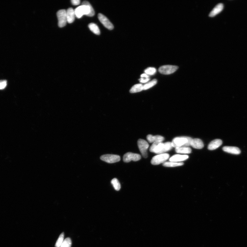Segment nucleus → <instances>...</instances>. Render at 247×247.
<instances>
[{
    "mask_svg": "<svg viewBox=\"0 0 247 247\" xmlns=\"http://www.w3.org/2000/svg\"><path fill=\"white\" fill-rule=\"evenodd\" d=\"M58 19V25L60 28L63 27L67 22L66 11L65 9L59 10L57 13Z\"/></svg>",
    "mask_w": 247,
    "mask_h": 247,
    "instance_id": "nucleus-3",
    "label": "nucleus"
},
{
    "mask_svg": "<svg viewBox=\"0 0 247 247\" xmlns=\"http://www.w3.org/2000/svg\"><path fill=\"white\" fill-rule=\"evenodd\" d=\"M88 27L90 30L95 35H99L100 31L98 25L94 23H91L88 25Z\"/></svg>",
    "mask_w": 247,
    "mask_h": 247,
    "instance_id": "nucleus-20",
    "label": "nucleus"
},
{
    "mask_svg": "<svg viewBox=\"0 0 247 247\" xmlns=\"http://www.w3.org/2000/svg\"><path fill=\"white\" fill-rule=\"evenodd\" d=\"M222 143L223 142L221 139L214 140L209 144L208 148L210 150H215L222 145Z\"/></svg>",
    "mask_w": 247,
    "mask_h": 247,
    "instance_id": "nucleus-12",
    "label": "nucleus"
},
{
    "mask_svg": "<svg viewBox=\"0 0 247 247\" xmlns=\"http://www.w3.org/2000/svg\"><path fill=\"white\" fill-rule=\"evenodd\" d=\"M157 80L154 79L151 81V82L147 83L143 85V90H148L152 88L157 83Z\"/></svg>",
    "mask_w": 247,
    "mask_h": 247,
    "instance_id": "nucleus-23",
    "label": "nucleus"
},
{
    "mask_svg": "<svg viewBox=\"0 0 247 247\" xmlns=\"http://www.w3.org/2000/svg\"><path fill=\"white\" fill-rule=\"evenodd\" d=\"M192 139L191 137L186 136L175 137L171 142L172 146L175 148L181 147H189L191 146V142Z\"/></svg>",
    "mask_w": 247,
    "mask_h": 247,
    "instance_id": "nucleus-2",
    "label": "nucleus"
},
{
    "mask_svg": "<svg viewBox=\"0 0 247 247\" xmlns=\"http://www.w3.org/2000/svg\"><path fill=\"white\" fill-rule=\"evenodd\" d=\"M223 9V5L222 3H219L217 5L210 13L209 16L210 17H214L220 13Z\"/></svg>",
    "mask_w": 247,
    "mask_h": 247,
    "instance_id": "nucleus-17",
    "label": "nucleus"
},
{
    "mask_svg": "<svg viewBox=\"0 0 247 247\" xmlns=\"http://www.w3.org/2000/svg\"><path fill=\"white\" fill-rule=\"evenodd\" d=\"M143 90V85L142 84H137L132 86L130 90L131 93H138Z\"/></svg>",
    "mask_w": 247,
    "mask_h": 247,
    "instance_id": "nucleus-19",
    "label": "nucleus"
},
{
    "mask_svg": "<svg viewBox=\"0 0 247 247\" xmlns=\"http://www.w3.org/2000/svg\"><path fill=\"white\" fill-rule=\"evenodd\" d=\"M7 85L6 80H0V90L4 89Z\"/></svg>",
    "mask_w": 247,
    "mask_h": 247,
    "instance_id": "nucleus-28",
    "label": "nucleus"
},
{
    "mask_svg": "<svg viewBox=\"0 0 247 247\" xmlns=\"http://www.w3.org/2000/svg\"><path fill=\"white\" fill-rule=\"evenodd\" d=\"M176 152L179 153L189 154L191 152V150L189 147H181L175 148Z\"/></svg>",
    "mask_w": 247,
    "mask_h": 247,
    "instance_id": "nucleus-18",
    "label": "nucleus"
},
{
    "mask_svg": "<svg viewBox=\"0 0 247 247\" xmlns=\"http://www.w3.org/2000/svg\"><path fill=\"white\" fill-rule=\"evenodd\" d=\"M189 156L186 155L175 154L169 158V161L170 162H181L186 160L189 158Z\"/></svg>",
    "mask_w": 247,
    "mask_h": 247,
    "instance_id": "nucleus-14",
    "label": "nucleus"
},
{
    "mask_svg": "<svg viewBox=\"0 0 247 247\" xmlns=\"http://www.w3.org/2000/svg\"><path fill=\"white\" fill-rule=\"evenodd\" d=\"M66 16L68 23L69 24L72 23L75 19V10L72 8H68L66 11Z\"/></svg>",
    "mask_w": 247,
    "mask_h": 247,
    "instance_id": "nucleus-15",
    "label": "nucleus"
},
{
    "mask_svg": "<svg viewBox=\"0 0 247 247\" xmlns=\"http://www.w3.org/2000/svg\"><path fill=\"white\" fill-rule=\"evenodd\" d=\"M145 73L147 75L152 76L154 75L156 73V69L153 67H150L147 68L145 70Z\"/></svg>",
    "mask_w": 247,
    "mask_h": 247,
    "instance_id": "nucleus-25",
    "label": "nucleus"
},
{
    "mask_svg": "<svg viewBox=\"0 0 247 247\" xmlns=\"http://www.w3.org/2000/svg\"><path fill=\"white\" fill-rule=\"evenodd\" d=\"M71 2L73 5L76 6L79 5L80 1L79 0H72Z\"/></svg>",
    "mask_w": 247,
    "mask_h": 247,
    "instance_id": "nucleus-30",
    "label": "nucleus"
},
{
    "mask_svg": "<svg viewBox=\"0 0 247 247\" xmlns=\"http://www.w3.org/2000/svg\"><path fill=\"white\" fill-rule=\"evenodd\" d=\"M140 155L137 153H128L125 154L123 156V161L125 163H129L131 161H137L141 159Z\"/></svg>",
    "mask_w": 247,
    "mask_h": 247,
    "instance_id": "nucleus-8",
    "label": "nucleus"
},
{
    "mask_svg": "<svg viewBox=\"0 0 247 247\" xmlns=\"http://www.w3.org/2000/svg\"><path fill=\"white\" fill-rule=\"evenodd\" d=\"M141 78H149V76L146 74L145 73L142 74L141 75Z\"/></svg>",
    "mask_w": 247,
    "mask_h": 247,
    "instance_id": "nucleus-31",
    "label": "nucleus"
},
{
    "mask_svg": "<svg viewBox=\"0 0 247 247\" xmlns=\"http://www.w3.org/2000/svg\"><path fill=\"white\" fill-rule=\"evenodd\" d=\"M150 79V78H141L139 79V81L142 83H146L149 82Z\"/></svg>",
    "mask_w": 247,
    "mask_h": 247,
    "instance_id": "nucleus-29",
    "label": "nucleus"
},
{
    "mask_svg": "<svg viewBox=\"0 0 247 247\" xmlns=\"http://www.w3.org/2000/svg\"><path fill=\"white\" fill-rule=\"evenodd\" d=\"M72 244L71 238H67L65 239L60 247H71Z\"/></svg>",
    "mask_w": 247,
    "mask_h": 247,
    "instance_id": "nucleus-26",
    "label": "nucleus"
},
{
    "mask_svg": "<svg viewBox=\"0 0 247 247\" xmlns=\"http://www.w3.org/2000/svg\"><path fill=\"white\" fill-rule=\"evenodd\" d=\"M223 149L224 152L232 154H239L241 153L240 149L236 147L225 146Z\"/></svg>",
    "mask_w": 247,
    "mask_h": 247,
    "instance_id": "nucleus-11",
    "label": "nucleus"
},
{
    "mask_svg": "<svg viewBox=\"0 0 247 247\" xmlns=\"http://www.w3.org/2000/svg\"><path fill=\"white\" fill-rule=\"evenodd\" d=\"M164 143L162 142L153 143L150 148L151 152L159 154L163 148Z\"/></svg>",
    "mask_w": 247,
    "mask_h": 247,
    "instance_id": "nucleus-10",
    "label": "nucleus"
},
{
    "mask_svg": "<svg viewBox=\"0 0 247 247\" xmlns=\"http://www.w3.org/2000/svg\"><path fill=\"white\" fill-rule=\"evenodd\" d=\"M147 139L150 143L162 142L164 141V138L160 135L153 136L148 135L147 136Z\"/></svg>",
    "mask_w": 247,
    "mask_h": 247,
    "instance_id": "nucleus-13",
    "label": "nucleus"
},
{
    "mask_svg": "<svg viewBox=\"0 0 247 247\" xmlns=\"http://www.w3.org/2000/svg\"><path fill=\"white\" fill-rule=\"evenodd\" d=\"M100 159L107 163L112 164L119 162L121 160V158L119 156L117 155L107 154L102 156L100 157Z\"/></svg>",
    "mask_w": 247,
    "mask_h": 247,
    "instance_id": "nucleus-7",
    "label": "nucleus"
},
{
    "mask_svg": "<svg viewBox=\"0 0 247 247\" xmlns=\"http://www.w3.org/2000/svg\"><path fill=\"white\" fill-rule=\"evenodd\" d=\"M64 233H62L59 237L57 241L55 246L56 247H60L61 246L64 241Z\"/></svg>",
    "mask_w": 247,
    "mask_h": 247,
    "instance_id": "nucleus-27",
    "label": "nucleus"
},
{
    "mask_svg": "<svg viewBox=\"0 0 247 247\" xmlns=\"http://www.w3.org/2000/svg\"><path fill=\"white\" fill-rule=\"evenodd\" d=\"M191 146L195 149H201L203 148L204 144L201 139L195 138L191 141Z\"/></svg>",
    "mask_w": 247,
    "mask_h": 247,
    "instance_id": "nucleus-16",
    "label": "nucleus"
},
{
    "mask_svg": "<svg viewBox=\"0 0 247 247\" xmlns=\"http://www.w3.org/2000/svg\"><path fill=\"white\" fill-rule=\"evenodd\" d=\"M178 68V66H176L166 65L161 66L158 69V71L161 74L169 75L174 73Z\"/></svg>",
    "mask_w": 247,
    "mask_h": 247,
    "instance_id": "nucleus-5",
    "label": "nucleus"
},
{
    "mask_svg": "<svg viewBox=\"0 0 247 247\" xmlns=\"http://www.w3.org/2000/svg\"><path fill=\"white\" fill-rule=\"evenodd\" d=\"M169 156L168 154L165 153L157 155L153 158L151 161V164L154 165H157L164 163L168 159Z\"/></svg>",
    "mask_w": 247,
    "mask_h": 247,
    "instance_id": "nucleus-6",
    "label": "nucleus"
},
{
    "mask_svg": "<svg viewBox=\"0 0 247 247\" xmlns=\"http://www.w3.org/2000/svg\"><path fill=\"white\" fill-rule=\"evenodd\" d=\"M75 16L80 18L84 15L93 17L95 14L94 9L90 3L86 1L83 2L82 5L79 6L75 10Z\"/></svg>",
    "mask_w": 247,
    "mask_h": 247,
    "instance_id": "nucleus-1",
    "label": "nucleus"
},
{
    "mask_svg": "<svg viewBox=\"0 0 247 247\" xmlns=\"http://www.w3.org/2000/svg\"><path fill=\"white\" fill-rule=\"evenodd\" d=\"M111 183L115 190L119 191L120 190L121 184L118 180L116 178H114L112 179Z\"/></svg>",
    "mask_w": 247,
    "mask_h": 247,
    "instance_id": "nucleus-24",
    "label": "nucleus"
},
{
    "mask_svg": "<svg viewBox=\"0 0 247 247\" xmlns=\"http://www.w3.org/2000/svg\"><path fill=\"white\" fill-rule=\"evenodd\" d=\"M98 19L101 23L107 29L112 30L114 28V26L108 18L102 13H99L98 15Z\"/></svg>",
    "mask_w": 247,
    "mask_h": 247,
    "instance_id": "nucleus-9",
    "label": "nucleus"
},
{
    "mask_svg": "<svg viewBox=\"0 0 247 247\" xmlns=\"http://www.w3.org/2000/svg\"><path fill=\"white\" fill-rule=\"evenodd\" d=\"M138 146L142 156L144 158L148 157L147 150L149 147L148 142L145 140L139 139L138 141Z\"/></svg>",
    "mask_w": 247,
    "mask_h": 247,
    "instance_id": "nucleus-4",
    "label": "nucleus"
},
{
    "mask_svg": "<svg viewBox=\"0 0 247 247\" xmlns=\"http://www.w3.org/2000/svg\"><path fill=\"white\" fill-rule=\"evenodd\" d=\"M171 142H168L164 143L163 149H162L160 154L165 153L168 152L172 148Z\"/></svg>",
    "mask_w": 247,
    "mask_h": 247,
    "instance_id": "nucleus-22",
    "label": "nucleus"
},
{
    "mask_svg": "<svg viewBox=\"0 0 247 247\" xmlns=\"http://www.w3.org/2000/svg\"><path fill=\"white\" fill-rule=\"evenodd\" d=\"M184 164L183 163H176V162H165L163 164L164 166L168 167H176L180 166Z\"/></svg>",
    "mask_w": 247,
    "mask_h": 247,
    "instance_id": "nucleus-21",
    "label": "nucleus"
}]
</instances>
